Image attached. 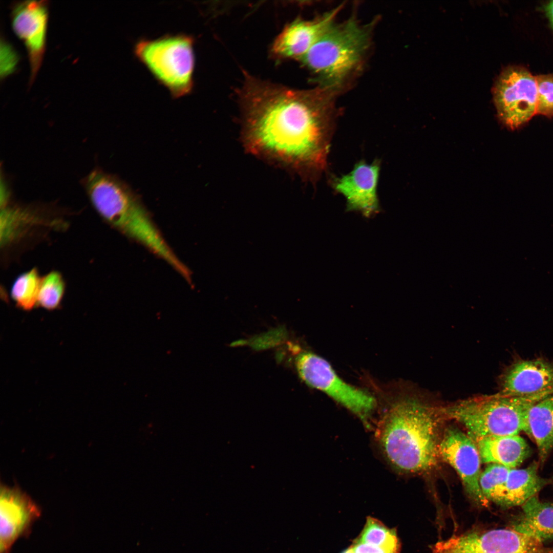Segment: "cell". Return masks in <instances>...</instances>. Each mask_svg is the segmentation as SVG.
<instances>
[{"label": "cell", "instance_id": "obj_13", "mask_svg": "<svg viewBox=\"0 0 553 553\" xmlns=\"http://www.w3.org/2000/svg\"><path fill=\"white\" fill-rule=\"evenodd\" d=\"M0 553H8L40 514L37 505L17 487H1Z\"/></svg>", "mask_w": 553, "mask_h": 553}, {"label": "cell", "instance_id": "obj_17", "mask_svg": "<svg viewBox=\"0 0 553 553\" xmlns=\"http://www.w3.org/2000/svg\"><path fill=\"white\" fill-rule=\"evenodd\" d=\"M481 461L510 469L520 465L531 454L526 441L519 435L490 436L473 440Z\"/></svg>", "mask_w": 553, "mask_h": 553}, {"label": "cell", "instance_id": "obj_26", "mask_svg": "<svg viewBox=\"0 0 553 553\" xmlns=\"http://www.w3.org/2000/svg\"><path fill=\"white\" fill-rule=\"evenodd\" d=\"M19 56L13 46L2 36L1 39V78H6L16 70Z\"/></svg>", "mask_w": 553, "mask_h": 553}, {"label": "cell", "instance_id": "obj_5", "mask_svg": "<svg viewBox=\"0 0 553 553\" xmlns=\"http://www.w3.org/2000/svg\"><path fill=\"white\" fill-rule=\"evenodd\" d=\"M368 28L353 18L332 24L300 60L319 87L335 93L360 63L369 43Z\"/></svg>", "mask_w": 553, "mask_h": 553}, {"label": "cell", "instance_id": "obj_29", "mask_svg": "<svg viewBox=\"0 0 553 553\" xmlns=\"http://www.w3.org/2000/svg\"><path fill=\"white\" fill-rule=\"evenodd\" d=\"M342 553H354L352 547L350 546L349 548L344 550Z\"/></svg>", "mask_w": 553, "mask_h": 553}, {"label": "cell", "instance_id": "obj_28", "mask_svg": "<svg viewBox=\"0 0 553 553\" xmlns=\"http://www.w3.org/2000/svg\"><path fill=\"white\" fill-rule=\"evenodd\" d=\"M544 9L550 25L553 29V1L547 3L545 5Z\"/></svg>", "mask_w": 553, "mask_h": 553}, {"label": "cell", "instance_id": "obj_20", "mask_svg": "<svg viewBox=\"0 0 553 553\" xmlns=\"http://www.w3.org/2000/svg\"><path fill=\"white\" fill-rule=\"evenodd\" d=\"M41 280L36 268L21 274L15 279L11 295L19 307L29 310L37 303Z\"/></svg>", "mask_w": 553, "mask_h": 553}, {"label": "cell", "instance_id": "obj_7", "mask_svg": "<svg viewBox=\"0 0 553 553\" xmlns=\"http://www.w3.org/2000/svg\"><path fill=\"white\" fill-rule=\"evenodd\" d=\"M494 98L501 121L511 129L520 127L537 114L536 77L522 67L507 68L496 82Z\"/></svg>", "mask_w": 553, "mask_h": 553}, {"label": "cell", "instance_id": "obj_25", "mask_svg": "<svg viewBox=\"0 0 553 553\" xmlns=\"http://www.w3.org/2000/svg\"><path fill=\"white\" fill-rule=\"evenodd\" d=\"M537 91V114L553 116V74L536 76Z\"/></svg>", "mask_w": 553, "mask_h": 553}, {"label": "cell", "instance_id": "obj_6", "mask_svg": "<svg viewBox=\"0 0 553 553\" xmlns=\"http://www.w3.org/2000/svg\"><path fill=\"white\" fill-rule=\"evenodd\" d=\"M194 40L184 34L142 39L134 48L136 56L173 97L189 94L194 85Z\"/></svg>", "mask_w": 553, "mask_h": 553}, {"label": "cell", "instance_id": "obj_19", "mask_svg": "<svg viewBox=\"0 0 553 553\" xmlns=\"http://www.w3.org/2000/svg\"><path fill=\"white\" fill-rule=\"evenodd\" d=\"M529 435L535 439L543 463L553 448V394L535 403L527 416Z\"/></svg>", "mask_w": 553, "mask_h": 553}, {"label": "cell", "instance_id": "obj_27", "mask_svg": "<svg viewBox=\"0 0 553 553\" xmlns=\"http://www.w3.org/2000/svg\"><path fill=\"white\" fill-rule=\"evenodd\" d=\"M351 546L354 553H398L397 551L363 543L354 542Z\"/></svg>", "mask_w": 553, "mask_h": 553}, {"label": "cell", "instance_id": "obj_4", "mask_svg": "<svg viewBox=\"0 0 553 553\" xmlns=\"http://www.w3.org/2000/svg\"><path fill=\"white\" fill-rule=\"evenodd\" d=\"M553 391L525 396H507L497 393L463 399L438 407L441 416L459 422L473 439L490 436L529 435L527 416L535 403Z\"/></svg>", "mask_w": 553, "mask_h": 553}, {"label": "cell", "instance_id": "obj_16", "mask_svg": "<svg viewBox=\"0 0 553 553\" xmlns=\"http://www.w3.org/2000/svg\"><path fill=\"white\" fill-rule=\"evenodd\" d=\"M538 470L536 462L524 469H511L491 502L503 508L522 506L548 482L539 476Z\"/></svg>", "mask_w": 553, "mask_h": 553}, {"label": "cell", "instance_id": "obj_12", "mask_svg": "<svg viewBox=\"0 0 553 553\" xmlns=\"http://www.w3.org/2000/svg\"><path fill=\"white\" fill-rule=\"evenodd\" d=\"M380 164L360 161L348 174L333 180L332 186L346 199L348 211L360 212L366 217L377 214L379 210L377 186Z\"/></svg>", "mask_w": 553, "mask_h": 553}, {"label": "cell", "instance_id": "obj_2", "mask_svg": "<svg viewBox=\"0 0 553 553\" xmlns=\"http://www.w3.org/2000/svg\"><path fill=\"white\" fill-rule=\"evenodd\" d=\"M438 407L410 396L396 401L382 420L378 438L389 462L407 473L429 471L437 464L440 441Z\"/></svg>", "mask_w": 553, "mask_h": 553}, {"label": "cell", "instance_id": "obj_1", "mask_svg": "<svg viewBox=\"0 0 553 553\" xmlns=\"http://www.w3.org/2000/svg\"><path fill=\"white\" fill-rule=\"evenodd\" d=\"M335 93L297 90L247 77L241 90L243 139L253 154L303 177L325 169Z\"/></svg>", "mask_w": 553, "mask_h": 553}, {"label": "cell", "instance_id": "obj_21", "mask_svg": "<svg viewBox=\"0 0 553 553\" xmlns=\"http://www.w3.org/2000/svg\"><path fill=\"white\" fill-rule=\"evenodd\" d=\"M29 211L22 208L1 207V243L7 246L17 238L28 225L35 220Z\"/></svg>", "mask_w": 553, "mask_h": 553}, {"label": "cell", "instance_id": "obj_8", "mask_svg": "<svg viewBox=\"0 0 553 553\" xmlns=\"http://www.w3.org/2000/svg\"><path fill=\"white\" fill-rule=\"evenodd\" d=\"M294 364L299 376L308 385L324 392L355 413L363 416L374 408L375 401L371 395L343 381L322 357L300 352L294 357Z\"/></svg>", "mask_w": 553, "mask_h": 553}, {"label": "cell", "instance_id": "obj_14", "mask_svg": "<svg viewBox=\"0 0 553 553\" xmlns=\"http://www.w3.org/2000/svg\"><path fill=\"white\" fill-rule=\"evenodd\" d=\"M339 6L314 20H295L287 25L275 39L272 50L278 56L300 60L334 23Z\"/></svg>", "mask_w": 553, "mask_h": 553}, {"label": "cell", "instance_id": "obj_11", "mask_svg": "<svg viewBox=\"0 0 553 553\" xmlns=\"http://www.w3.org/2000/svg\"><path fill=\"white\" fill-rule=\"evenodd\" d=\"M48 20V3L46 1H26L12 5V29L23 42L30 66V86L40 67L46 46Z\"/></svg>", "mask_w": 553, "mask_h": 553}, {"label": "cell", "instance_id": "obj_24", "mask_svg": "<svg viewBox=\"0 0 553 553\" xmlns=\"http://www.w3.org/2000/svg\"><path fill=\"white\" fill-rule=\"evenodd\" d=\"M511 469L501 464L491 463L481 473L480 486L488 503L492 501L498 488L506 480Z\"/></svg>", "mask_w": 553, "mask_h": 553}, {"label": "cell", "instance_id": "obj_18", "mask_svg": "<svg viewBox=\"0 0 553 553\" xmlns=\"http://www.w3.org/2000/svg\"><path fill=\"white\" fill-rule=\"evenodd\" d=\"M512 528L543 543L553 540V504L541 501L537 495L522 506Z\"/></svg>", "mask_w": 553, "mask_h": 553}, {"label": "cell", "instance_id": "obj_9", "mask_svg": "<svg viewBox=\"0 0 553 553\" xmlns=\"http://www.w3.org/2000/svg\"><path fill=\"white\" fill-rule=\"evenodd\" d=\"M433 553H553V548L512 528L452 537L437 543Z\"/></svg>", "mask_w": 553, "mask_h": 553}, {"label": "cell", "instance_id": "obj_10", "mask_svg": "<svg viewBox=\"0 0 553 553\" xmlns=\"http://www.w3.org/2000/svg\"><path fill=\"white\" fill-rule=\"evenodd\" d=\"M439 452L457 472L471 500L479 505H487L479 484L481 458L473 439L458 429L449 427L440 439Z\"/></svg>", "mask_w": 553, "mask_h": 553}, {"label": "cell", "instance_id": "obj_23", "mask_svg": "<svg viewBox=\"0 0 553 553\" xmlns=\"http://www.w3.org/2000/svg\"><path fill=\"white\" fill-rule=\"evenodd\" d=\"M65 290V283L58 271H52L41 278L37 303L48 310L56 308L60 304Z\"/></svg>", "mask_w": 553, "mask_h": 553}, {"label": "cell", "instance_id": "obj_3", "mask_svg": "<svg viewBox=\"0 0 553 553\" xmlns=\"http://www.w3.org/2000/svg\"><path fill=\"white\" fill-rule=\"evenodd\" d=\"M86 187L99 215L121 233L163 260L173 250L146 209L131 190L115 177L99 171L87 177Z\"/></svg>", "mask_w": 553, "mask_h": 553}, {"label": "cell", "instance_id": "obj_15", "mask_svg": "<svg viewBox=\"0 0 553 553\" xmlns=\"http://www.w3.org/2000/svg\"><path fill=\"white\" fill-rule=\"evenodd\" d=\"M553 391V366L541 359L520 360L504 373L499 393L525 396Z\"/></svg>", "mask_w": 553, "mask_h": 553}, {"label": "cell", "instance_id": "obj_22", "mask_svg": "<svg viewBox=\"0 0 553 553\" xmlns=\"http://www.w3.org/2000/svg\"><path fill=\"white\" fill-rule=\"evenodd\" d=\"M355 542L363 543L398 552L396 531L376 519L368 517L359 537Z\"/></svg>", "mask_w": 553, "mask_h": 553}]
</instances>
